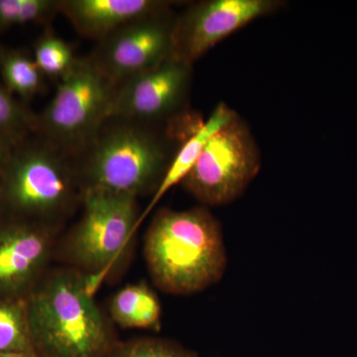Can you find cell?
Returning <instances> with one entry per match:
<instances>
[{"mask_svg": "<svg viewBox=\"0 0 357 357\" xmlns=\"http://www.w3.org/2000/svg\"><path fill=\"white\" fill-rule=\"evenodd\" d=\"M192 66L169 57L114 86L110 117L164 126L182 116L191 89Z\"/></svg>", "mask_w": 357, "mask_h": 357, "instance_id": "30bf717a", "label": "cell"}, {"mask_svg": "<svg viewBox=\"0 0 357 357\" xmlns=\"http://www.w3.org/2000/svg\"><path fill=\"white\" fill-rule=\"evenodd\" d=\"M33 58L46 79L58 82L76 62L70 45L52 29L46 27L33 46Z\"/></svg>", "mask_w": 357, "mask_h": 357, "instance_id": "e0dca14e", "label": "cell"}, {"mask_svg": "<svg viewBox=\"0 0 357 357\" xmlns=\"http://www.w3.org/2000/svg\"><path fill=\"white\" fill-rule=\"evenodd\" d=\"M0 357H36V356H26V354H0Z\"/></svg>", "mask_w": 357, "mask_h": 357, "instance_id": "7402d4cb", "label": "cell"}, {"mask_svg": "<svg viewBox=\"0 0 357 357\" xmlns=\"http://www.w3.org/2000/svg\"><path fill=\"white\" fill-rule=\"evenodd\" d=\"M236 114V112L227 103L222 102L218 103L208 119L204 122H201L194 129V131H192V133L181 143L168 170H167L165 177L162 180L161 184L155 192L153 198L145 208L144 213L139 218L138 225L147 217L148 213L153 210L154 206L159 203L160 199L165 196L169 190L172 189L174 185L182 183L185 176L192 170L211 136Z\"/></svg>", "mask_w": 357, "mask_h": 357, "instance_id": "4fadbf2b", "label": "cell"}, {"mask_svg": "<svg viewBox=\"0 0 357 357\" xmlns=\"http://www.w3.org/2000/svg\"><path fill=\"white\" fill-rule=\"evenodd\" d=\"M46 79L31 54L0 46V81L13 96L31 100L44 93Z\"/></svg>", "mask_w": 357, "mask_h": 357, "instance_id": "9a60e30c", "label": "cell"}, {"mask_svg": "<svg viewBox=\"0 0 357 357\" xmlns=\"http://www.w3.org/2000/svg\"><path fill=\"white\" fill-rule=\"evenodd\" d=\"M112 319L123 328L158 330L161 305L144 284L130 285L115 294L110 303Z\"/></svg>", "mask_w": 357, "mask_h": 357, "instance_id": "5bb4252c", "label": "cell"}, {"mask_svg": "<svg viewBox=\"0 0 357 357\" xmlns=\"http://www.w3.org/2000/svg\"><path fill=\"white\" fill-rule=\"evenodd\" d=\"M3 215H2L1 208H0V225H1V222H3Z\"/></svg>", "mask_w": 357, "mask_h": 357, "instance_id": "603a6c76", "label": "cell"}, {"mask_svg": "<svg viewBox=\"0 0 357 357\" xmlns=\"http://www.w3.org/2000/svg\"><path fill=\"white\" fill-rule=\"evenodd\" d=\"M176 18L170 8L133 21L96 43L89 58L114 86L153 69L171 56Z\"/></svg>", "mask_w": 357, "mask_h": 357, "instance_id": "ba28073f", "label": "cell"}, {"mask_svg": "<svg viewBox=\"0 0 357 357\" xmlns=\"http://www.w3.org/2000/svg\"><path fill=\"white\" fill-rule=\"evenodd\" d=\"M88 277L60 272L42 278L26 297L38 357H100L109 349L107 325Z\"/></svg>", "mask_w": 357, "mask_h": 357, "instance_id": "3957f363", "label": "cell"}, {"mask_svg": "<svg viewBox=\"0 0 357 357\" xmlns=\"http://www.w3.org/2000/svg\"><path fill=\"white\" fill-rule=\"evenodd\" d=\"M174 138L168 126L109 117L73 157L83 189L154 195L178 150Z\"/></svg>", "mask_w": 357, "mask_h": 357, "instance_id": "7a4b0ae2", "label": "cell"}, {"mask_svg": "<svg viewBox=\"0 0 357 357\" xmlns=\"http://www.w3.org/2000/svg\"><path fill=\"white\" fill-rule=\"evenodd\" d=\"M84 213L73 231L70 250L79 265L105 273L128 245L138 227L137 204L130 195L84 189Z\"/></svg>", "mask_w": 357, "mask_h": 357, "instance_id": "52a82bcc", "label": "cell"}, {"mask_svg": "<svg viewBox=\"0 0 357 357\" xmlns=\"http://www.w3.org/2000/svg\"><path fill=\"white\" fill-rule=\"evenodd\" d=\"M60 7L61 0H0V33L27 24L49 27Z\"/></svg>", "mask_w": 357, "mask_h": 357, "instance_id": "ac0fdd59", "label": "cell"}, {"mask_svg": "<svg viewBox=\"0 0 357 357\" xmlns=\"http://www.w3.org/2000/svg\"><path fill=\"white\" fill-rule=\"evenodd\" d=\"M112 357H199L170 340L144 338L121 345Z\"/></svg>", "mask_w": 357, "mask_h": 357, "instance_id": "ffe728a7", "label": "cell"}, {"mask_svg": "<svg viewBox=\"0 0 357 357\" xmlns=\"http://www.w3.org/2000/svg\"><path fill=\"white\" fill-rule=\"evenodd\" d=\"M144 255L155 285L173 295L202 292L227 268L222 225L206 206L160 211L147 230Z\"/></svg>", "mask_w": 357, "mask_h": 357, "instance_id": "6da1fadb", "label": "cell"}, {"mask_svg": "<svg viewBox=\"0 0 357 357\" xmlns=\"http://www.w3.org/2000/svg\"><path fill=\"white\" fill-rule=\"evenodd\" d=\"M20 142L8 137V136L0 134V177L3 173L4 169L13 155L14 149Z\"/></svg>", "mask_w": 357, "mask_h": 357, "instance_id": "44dd1931", "label": "cell"}, {"mask_svg": "<svg viewBox=\"0 0 357 357\" xmlns=\"http://www.w3.org/2000/svg\"><path fill=\"white\" fill-rule=\"evenodd\" d=\"M48 225L4 218L0 225V297L26 298L51 252Z\"/></svg>", "mask_w": 357, "mask_h": 357, "instance_id": "8fae6325", "label": "cell"}, {"mask_svg": "<svg viewBox=\"0 0 357 357\" xmlns=\"http://www.w3.org/2000/svg\"><path fill=\"white\" fill-rule=\"evenodd\" d=\"M57 84L50 102L37 114L35 134L74 157L109 119L114 86L89 56L77 58Z\"/></svg>", "mask_w": 357, "mask_h": 357, "instance_id": "5b68a950", "label": "cell"}, {"mask_svg": "<svg viewBox=\"0 0 357 357\" xmlns=\"http://www.w3.org/2000/svg\"><path fill=\"white\" fill-rule=\"evenodd\" d=\"M74 158L37 134L18 143L0 177L7 220L48 225L83 199Z\"/></svg>", "mask_w": 357, "mask_h": 357, "instance_id": "277c9868", "label": "cell"}, {"mask_svg": "<svg viewBox=\"0 0 357 357\" xmlns=\"http://www.w3.org/2000/svg\"><path fill=\"white\" fill-rule=\"evenodd\" d=\"M37 114L0 81V134L21 142L36 130Z\"/></svg>", "mask_w": 357, "mask_h": 357, "instance_id": "d6986e66", "label": "cell"}, {"mask_svg": "<svg viewBox=\"0 0 357 357\" xmlns=\"http://www.w3.org/2000/svg\"><path fill=\"white\" fill-rule=\"evenodd\" d=\"M260 168L259 146L236 114L211 136L181 184L204 206H225L246 191Z\"/></svg>", "mask_w": 357, "mask_h": 357, "instance_id": "8992f818", "label": "cell"}, {"mask_svg": "<svg viewBox=\"0 0 357 357\" xmlns=\"http://www.w3.org/2000/svg\"><path fill=\"white\" fill-rule=\"evenodd\" d=\"M280 0H204L177 14L171 58L192 66L232 33L285 6Z\"/></svg>", "mask_w": 357, "mask_h": 357, "instance_id": "9c48e42d", "label": "cell"}, {"mask_svg": "<svg viewBox=\"0 0 357 357\" xmlns=\"http://www.w3.org/2000/svg\"><path fill=\"white\" fill-rule=\"evenodd\" d=\"M36 356L26 298L0 297V354Z\"/></svg>", "mask_w": 357, "mask_h": 357, "instance_id": "2e32d148", "label": "cell"}, {"mask_svg": "<svg viewBox=\"0 0 357 357\" xmlns=\"http://www.w3.org/2000/svg\"><path fill=\"white\" fill-rule=\"evenodd\" d=\"M168 0H61L60 14L96 43L133 21L173 8Z\"/></svg>", "mask_w": 357, "mask_h": 357, "instance_id": "7c38bea8", "label": "cell"}]
</instances>
